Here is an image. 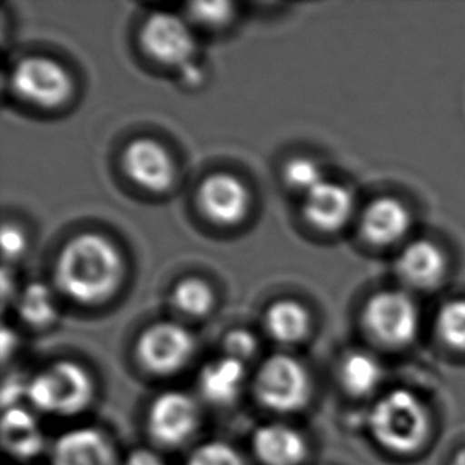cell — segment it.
<instances>
[{
	"label": "cell",
	"instance_id": "9c48e42d",
	"mask_svg": "<svg viewBox=\"0 0 465 465\" xmlns=\"http://www.w3.org/2000/svg\"><path fill=\"white\" fill-rule=\"evenodd\" d=\"M142 45L146 53L165 65L184 67L193 63L195 40L189 25L169 13H157L142 29Z\"/></svg>",
	"mask_w": 465,
	"mask_h": 465
},
{
	"label": "cell",
	"instance_id": "9a60e30c",
	"mask_svg": "<svg viewBox=\"0 0 465 465\" xmlns=\"http://www.w3.org/2000/svg\"><path fill=\"white\" fill-rule=\"evenodd\" d=\"M252 451L262 465H302L309 447L297 429L272 422L252 435Z\"/></svg>",
	"mask_w": 465,
	"mask_h": 465
},
{
	"label": "cell",
	"instance_id": "6da1fadb",
	"mask_svg": "<svg viewBox=\"0 0 465 465\" xmlns=\"http://www.w3.org/2000/svg\"><path fill=\"white\" fill-rule=\"evenodd\" d=\"M121 275L120 252L99 233H82L70 240L57 259V286L75 302L105 301L118 288Z\"/></svg>",
	"mask_w": 465,
	"mask_h": 465
},
{
	"label": "cell",
	"instance_id": "d6986e66",
	"mask_svg": "<svg viewBox=\"0 0 465 465\" xmlns=\"http://www.w3.org/2000/svg\"><path fill=\"white\" fill-rule=\"evenodd\" d=\"M339 378L348 394L364 397L373 394L383 383L384 369L371 352L352 351L341 361Z\"/></svg>",
	"mask_w": 465,
	"mask_h": 465
},
{
	"label": "cell",
	"instance_id": "d4e9b609",
	"mask_svg": "<svg viewBox=\"0 0 465 465\" xmlns=\"http://www.w3.org/2000/svg\"><path fill=\"white\" fill-rule=\"evenodd\" d=\"M186 465H246L235 448L223 441H208L189 454Z\"/></svg>",
	"mask_w": 465,
	"mask_h": 465
},
{
	"label": "cell",
	"instance_id": "277c9868",
	"mask_svg": "<svg viewBox=\"0 0 465 465\" xmlns=\"http://www.w3.org/2000/svg\"><path fill=\"white\" fill-rule=\"evenodd\" d=\"M254 396L265 409L292 413L309 403L312 378L297 359L288 354H273L259 367L254 378Z\"/></svg>",
	"mask_w": 465,
	"mask_h": 465
},
{
	"label": "cell",
	"instance_id": "3957f363",
	"mask_svg": "<svg viewBox=\"0 0 465 465\" xmlns=\"http://www.w3.org/2000/svg\"><path fill=\"white\" fill-rule=\"evenodd\" d=\"M94 380L83 365L59 361L27 381L25 397L32 407L46 415L75 416L94 399Z\"/></svg>",
	"mask_w": 465,
	"mask_h": 465
},
{
	"label": "cell",
	"instance_id": "f1b7e54d",
	"mask_svg": "<svg viewBox=\"0 0 465 465\" xmlns=\"http://www.w3.org/2000/svg\"><path fill=\"white\" fill-rule=\"evenodd\" d=\"M25 388L27 381L21 383L18 378H10L4 383V409L16 407V402L21 396H25Z\"/></svg>",
	"mask_w": 465,
	"mask_h": 465
},
{
	"label": "cell",
	"instance_id": "44dd1931",
	"mask_svg": "<svg viewBox=\"0 0 465 465\" xmlns=\"http://www.w3.org/2000/svg\"><path fill=\"white\" fill-rule=\"evenodd\" d=\"M21 320L32 327L50 326L56 320L54 296L45 283H31L19 294L16 302Z\"/></svg>",
	"mask_w": 465,
	"mask_h": 465
},
{
	"label": "cell",
	"instance_id": "d6a6232c",
	"mask_svg": "<svg viewBox=\"0 0 465 465\" xmlns=\"http://www.w3.org/2000/svg\"><path fill=\"white\" fill-rule=\"evenodd\" d=\"M451 465H465V447L460 448V451L454 454L453 460H451Z\"/></svg>",
	"mask_w": 465,
	"mask_h": 465
},
{
	"label": "cell",
	"instance_id": "8fae6325",
	"mask_svg": "<svg viewBox=\"0 0 465 465\" xmlns=\"http://www.w3.org/2000/svg\"><path fill=\"white\" fill-rule=\"evenodd\" d=\"M124 169L142 188L161 193L172 186L175 167L167 150L152 139H139L127 146Z\"/></svg>",
	"mask_w": 465,
	"mask_h": 465
},
{
	"label": "cell",
	"instance_id": "7c38bea8",
	"mask_svg": "<svg viewBox=\"0 0 465 465\" xmlns=\"http://www.w3.org/2000/svg\"><path fill=\"white\" fill-rule=\"evenodd\" d=\"M53 465H120L114 441L94 428L72 429L53 448Z\"/></svg>",
	"mask_w": 465,
	"mask_h": 465
},
{
	"label": "cell",
	"instance_id": "7402d4cb",
	"mask_svg": "<svg viewBox=\"0 0 465 465\" xmlns=\"http://www.w3.org/2000/svg\"><path fill=\"white\" fill-rule=\"evenodd\" d=\"M173 305L188 316H205L213 307V291L199 278H186L176 284Z\"/></svg>",
	"mask_w": 465,
	"mask_h": 465
},
{
	"label": "cell",
	"instance_id": "8992f818",
	"mask_svg": "<svg viewBox=\"0 0 465 465\" xmlns=\"http://www.w3.org/2000/svg\"><path fill=\"white\" fill-rule=\"evenodd\" d=\"M15 93L34 105L59 107L72 94V78L50 57L31 56L19 61L12 74Z\"/></svg>",
	"mask_w": 465,
	"mask_h": 465
},
{
	"label": "cell",
	"instance_id": "603a6c76",
	"mask_svg": "<svg viewBox=\"0 0 465 465\" xmlns=\"http://www.w3.org/2000/svg\"><path fill=\"white\" fill-rule=\"evenodd\" d=\"M440 339L456 351L465 352V299L451 301L437 316Z\"/></svg>",
	"mask_w": 465,
	"mask_h": 465
},
{
	"label": "cell",
	"instance_id": "4fadbf2b",
	"mask_svg": "<svg viewBox=\"0 0 465 465\" xmlns=\"http://www.w3.org/2000/svg\"><path fill=\"white\" fill-rule=\"evenodd\" d=\"M448 262L440 246L415 240L396 259V272L403 283L415 290H434L447 277Z\"/></svg>",
	"mask_w": 465,
	"mask_h": 465
},
{
	"label": "cell",
	"instance_id": "5bb4252c",
	"mask_svg": "<svg viewBox=\"0 0 465 465\" xmlns=\"http://www.w3.org/2000/svg\"><path fill=\"white\" fill-rule=\"evenodd\" d=\"M411 213L403 202L383 197L371 202L361 218V231L371 245H396L411 229Z\"/></svg>",
	"mask_w": 465,
	"mask_h": 465
},
{
	"label": "cell",
	"instance_id": "ac0fdd59",
	"mask_svg": "<svg viewBox=\"0 0 465 465\" xmlns=\"http://www.w3.org/2000/svg\"><path fill=\"white\" fill-rule=\"evenodd\" d=\"M245 378V364L224 354L202 369L199 391L213 405H231L240 396Z\"/></svg>",
	"mask_w": 465,
	"mask_h": 465
},
{
	"label": "cell",
	"instance_id": "30bf717a",
	"mask_svg": "<svg viewBox=\"0 0 465 465\" xmlns=\"http://www.w3.org/2000/svg\"><path fill=\"white\" fill-rule=\"evenodd\" d=\"M199 203L210 220L231 226L243 220L250 205V194L237 176L214 173L202 183Z\"/></svg>",
	"mask_w": 465,
	"mask_h": 465
},
{
	"label": "cell",
	"instance_id": "ba28073f",
	"mask_svg": "<svg viewBox=\"0 0 465 465\" xmlns=\"http://www.w3.org/2000/svg\"><path fill=\"white\" fill-rule=\"evenodd\" d=\"M201 411L193 397L182 391H167L150 405L146 426L153 440L163 447H182L195 434Z\"/></svg>",
	"mask_w": 465,
	"mask_h": 465
},
{
	"label": "cell",
	"instance_id": "e0dca14e",
	"mask_svg": "<svg viewBox=\"0 0 465 465\" xmlns=\"http://www.w3.org/2000/svg\"><path fill=\"white\" fill-rule=\"evenodd\" d=\"M2 445L16 460H32L42 453L44 432L31 410L16 405L4 411Z\"/></svg>",
	"mask_w": 465,
	"mask_h": 465
},
{
	"label": "cell",
	"instance_id": "52a82bcc",
	"mask_svg": "<svg viewBox=\"0 0 465 465\" xmlns=\"http://www.w3.org/2000/svg\"><path fill=\"white\" fill-rule=\"evenodd\" d=\"M194 348V337L186 327L163 321L142 333L137 343V358L145 371L170 375L188 364Z\"/></svg>",
	"mask_w": 465,
	"mask_h": 465
},
{
	"label": "cell",
	"instance_id": "83f0119b",
	"mask_svg": "<svg viewBox=\"0 0 465 465\" xmlns=\"http://www.w3.org/2000/svg\"><path fill=\"white\" fill-rule=\"evenodd\" d=\"M25 248V233L18 227L4 226L2 229V252L5 259H16L23 254Z\"/></svg>",
	"mask_w": 465,
	"mask_h": 465
},
{
	"label": "cell",
	"instance_id": "cb8c5ba5",
	"mask_svg": "<svg viewBox=\"0 0 465 465\" xmlns=\"http://www.w3.org/2000/svg\"><path fill=\"white\" fill-rule=\"evenodd\" d=\"M284 182L294 191L309 194L316 186L324 182L320 163L309 157H296L284 167Z\"/></svg>",
	"mask_w": 465,
	"mask_h": 465
},
{
	"label": "cell",
	"instance_id": "ffe728a7",
	"mask_svg": "<svg viewBox=\"0 0 465 465\" xmlns=\"http://www.w3.org/2000/svg\"><path fill=\"white\" fill-rule=\"evenodd\" d=\"M265 327L282 343H297L307 337L310 314L301 303L282 301L273 303L265 314Z\"/></svg>",
	"mask_w": 465,
	"mask_h": 465
},
{
	"label": "cell",
	"instance_id": "4316f807",
	"mask_svg": "<svg viewBox=\"0 0 465 465\" xmlns=\"http://www.w3.org/2000/svg\"><path fill=\"white\" fill-rule=\"evenodd\" d=\"M223 346L226 356L245 364L258 351V339L246 329H233L227 333Z\"/></svg>",
	"mask_w": 465,
	"mask_h": 465
},
{
	"label": "cell",
	"instance_id": "484cf974",
	"mask_svg": "<svg viewBox=\"0 0 465 465\" xmlns=\"http://www.w3.org/2000/svg\"><path fill=\"white\" fill-rule=\"evenodd\" d=\"M232 8L229 2H197L188 6L191 18L210 27L227 23L232 16Z\"/></svg>",
	"mask_w": 465,
	"mask_h": 465
},
{
	"label": "cell",
	"instance_id": "4dcf8cb0",
	"mask_svg": "<svg viewBox=\"0 0 465 465\" xmlns=\"http://www.w3.org/2000/svg\"><path fill=\"white\" fill-rule=\"evenodd\" d=\"M16 343H18L16 333L13 332L12 329L4 327V331H2V354H4V359L10 356V351L16 348Z\"/></svg>",
	"mask_w": 465,
	"mask_h": 465
},
{
	"label": "cell",
	"instance_id": "5b68a950",
	"mask_svg": "<svg viewBox=\"0 0 465 465\" xmlns=\"http://www.w3.org/2000/svg\"><path fill=\"white\" fill-rule=\"evenodd\" d=\"M362 320L371 339L390 348L413 343L421 327V313L415 299L403 291L375 294L365 305Z\"/></svg>",
	"mask_w": 465,
	"mask_h": 465
},
{
	"label": "cell",
	"instance_id": "2e32d148",
	"mask_svg": "<svg viewBox=\"0 0 465 465\" xmlns=\"http://www.w3.org/2000/svg\"><path fill=\"white\" fill-rule=\"evenodd\" d=\"M354 199L351 191L339 183L324 182L305 197V216L321 231H337L351 218Z\"/></svg>",
	"mask_w": 465,
	"mask_h": 465
},
{
	"label": "cell",
	"instance_id": "f546056e",
	"mask_svg": "<svg viewBox=\"0 0 465 465\" xmlns=\"http://www.w3.org/2000/svg\"><path fill=\"white\" fill-rule=\"evenodd\" d=\"M123 465H165V462L152 450H137L127 456Z\"/></svg>",
	"mask_w": 465,
	"mask_h": 465
},
{
	"label": "cell",
	"instance_id": "1f68e13d",
	"mask_svg": "<svg viewBox=\"0 0 465 465\" xmlns=\"http://www.w3.org/2000/svg\"><path fill=\"white\" fill-rule=\"evenodd\" d=\"M182 75L188 84H195V83H199L202 80L201 70L195 67L194 63L188 64V65L182 67Z\"/></svg>",
	"mask_w": 465,
	"mask_h": 465
},
{
	"label": "cell",
	"instance_id": "7a4b0ae2",
	"mask_svg": "<svg viewBox=\"0 0 465 465\" xmlns=\"http://www.w3.org/2000/svg\"><path fill=\"white\" fill-rule=\"evenodd\" d=\"M369 429L380 447L397 456H410L428 443L432 418L428 405L416 392L396 388L373 403Z\"/></svg>",
	"mask_w": 465,
	"mask_h": 465
}]
</instances>
